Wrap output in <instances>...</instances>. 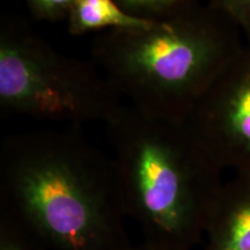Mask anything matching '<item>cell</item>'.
<instances>
[{"mask_svg": "<svg viewBox=\"0 0 250 250\" xmlns=\"http://www.w3.org/2000/svg\"><path fill=\"white\" fill-rule=\"evenodd\" d=\"M0 214L49 250H126L123 203L111 156L79 127L12 134L0 153Z\"/></svg>", "mask_w": 250, "mask_h": 250, "instance_id": "cell-1", "label": "cell"}, {"mask_svg": "<svg viewBox=\"0 0 250 250\" xmlns=\"http://www.w3.org/2000/svg\"><path fill=\"white\" fill-rule=\"evenodd\" d=\"M124 213L143 241L190 250L217 202L214 160L186 122L123 105L107 124Z\"/></svg>", "mask_w": 250, "mask_h": 250, "instance_id": "cell-2", "label": "cell"}, {"mask_svg": "<svg viewBox=\"0 0 250 250\" xmlns=\"http://www.w3.org/2000/svg\"><path fill=\"white\" fill-rule=\"evenodd\" d=\"M92 58L130 104L180 122L235 59L229 34L195 7L148 28L99 33Z\"/></svg>", "mask_w": 250, "mask_h": 250, "instance_id": "cell-3", "label": "cell"}, {"mask_svg": "<svg viewBox=\"0 0 250 250\" xmlns=\"http://www.w3.org/2000/svg\"><path fill=\"white\" fill-rule=\"evenodd\" d=\"M122 95L94 62L56 50L22 19L0 23V111L79 127L107 124Z\"/></svg>", "mask_w": 250, "mask_h": 250, "instance_id": "cell-4", "label": "cell"}, {"mask_svg": "<svg viewBox=\"0 0 250 250\" xmlns=\"http://www.w3.org/2000/svg\"><path fill=\"white\" fill-rule=\"evenodd\" d=\"M206 227L211 230L206 250H250V184L217 198Z\"/></svg>", "mask_w": 250, "mask_h": 250, "instance_id": "cell-5", "label": "cell"}, {"mask_svg": "<svg viewBox=\"0 0 250 250\" xmlns=\"http://www.w3.org/2000/svg\"><path fill=\"white\" fill-rule=\"evenodd\" d=\"M155 22L133 17L115 0H78L67 18V30L81 36L93 31L148 28Z\"/></svg>", "mask_w": 250, "mask_h": 250, "instance_id": "cell-6", "label": "cell"}, {"mask_svg": "<svg viewBox=\"0 0 250 250\" xmlns=\"http://www.w3.org/2000/svg\"><path fill=\"white\" fill-rule=\"evenodd\" d=\"M133 17L149 21H161L176 17L195 7V0H115Z\"/></svg>", "mask_w": 250, "mask_h": 250, "instance_id": "cell-7", "label": "cell"}, {"mask_svg": "<svg viewBox=\"0 0 250 250\" xmlns=\"http://www.w3.org/2000/svg\"><path fill=\"white\" fill-rule=\"evenodd\" d=\"M0 250H49L39 237L7 215L0 214Z\"/></svg>", "mask_w": 250, "mask_h": 250, "instance_id": "cell-8", "label": "cell"}, {"mask_svg": "<svg viewBox=\"0 0 250 250\" xmlns=\"http://www.w3.org/2000/svg\"><path fill=\"white\" fill-rule=\"evenodd\" d=\"M78 0H27L28 7L34 18L41 21L56 22L65 20Z\"/></svg>", "mask_w": 250, "mask_h": 250, "instance_id": "cell-9", "label": "cell"}, {"mask_svg": "<svg viewBox=\"0 0 250 250\" xmlns=\"http://www.w3.org/2000/svg\"><path fill=\"white\" fill-rule=\"evenodd\" d=\"M225 11L250 31V0H219Z\"/></svg>", "mask_w": 250, "mask_h": 250, "instance_id": "cell-10", "label": "cell"}, {"mask_svg": "<svg viewBox=\"0 0 250 250\" xmlns=\"http://www.w3.org/2000/svg\"><path fill=\"white\" fill-rule=\"evenodd\" d=\"M126 250H168V249L162 248V247L151 245V243H147L145 241H142L139 245H137V246L131 245Z\"/></svg>", "mask_w": 250, "mask_h": 250, "instance_id": "cell-11", "label": "cell"}]
</instances>
